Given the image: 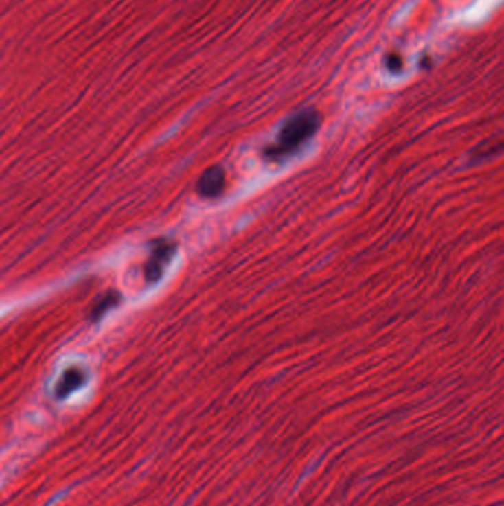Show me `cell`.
I'll return each instance as SVG.
<instances>
[{"mask_svg": "<svg viewBox=\"0 0 504 506\" xmlns=\"http://www.w3.org/2000/svg\"><path fill=\"white\" fill-rule=\"evenodd\" d=\"M120 299H122V296L117 290H110L108 293H105L102 298L98 302H96L95 307L92 308L91 320L98 321L106 311H110L111 308L115 307V305H119Z\"/></svg>", "mask_w": 504, "mask_h": 506, "instance_id": "obj_6", "label": "cell"}, {"mask_svg": "<svg viewBox=\"0 0 504 506\" xmlns=\"http://www.w3.org/2000/svg\"><path fill=\"white\" fill-rule=\"evenodd\" d=\"M84 384V373L83 370L80 369H69L62 375L60 384H58L56 388V395L60 398H64L69 395L70 393H73L74 389H77L79 387H82Z\"/></svg>", "mask_w": 504, "mask_h": 506, "instance_id": "obj_4", "label": "cell"}, {"mask_svg": "<svg viewBox=\"0 0 504 506\" xmlns=\"http://www.w3.org/2000/svg\"><path fill=\"white\" fill-rule=\"evenodd\" d=\"M319 125H321V117L318 111L302 110L296 113L281 128L274 144L265 150V157L278 161L295 154L315 135Z\"/></svg>", "mask_w": 504, "mask_h": 506, "instance_id": "obj_1", "label": "cell"}, {"mask_svg": "<svg viewBox=\"0 0 504 506\" xmlns=\"http://www.w3.org/2000/svg\"><path fill=\"white\" fill-rule=\"evenodd\" d=\"M431 65H432V60L429 58V56H424V58L422 60V67H424V69H429Z\"/></svg>", "mask_w": 504, "mask_h": 506, "instance_id": "obj_8", "label": "cell"}, {"mask_svg": "<svg viewBox=\"0 0 504 506\" xmlns=\"http://www.w3.org/2000/svg\"><path fill=\"white\" fill-rule=\"evenodd\" d=\"M504 151V138L503 139H488L482 142L470 152V160L474 163H481L492 156H497Z\"/></svg>", "mask_w": 504, "mask_h": 506, "instance_id": "obj_5", "label": "cell"}, {"mask_svg": "<svg viewBox=\"0 0 504 506\" xmlns=\"http://www.w3.org/2000/svg\"><path fill=\"white\" fill-rule=\"evenodd\" d=\"M176 243L166 240V238H159V240L152 242L151 255L144 266L145 280L148 283H157L161 279L164 265L169 264L172 256L176 252Z\"/></svg>", "mask_w": 504, "mask_h": 506, "instance_id": "obj_2", "label": "cell"}, {"mask_svg": "<svg viewBox=\"0 0 504 506\" xmlns=\"http://www.w3.org/2000/svg\"><path fill=\"white\" fill-rule=\"evenodd\" d=\"M385 65L386 69L392 73H400L404 67V60L400 54L391 52L385 56Z\"/></svg>", "mask_w": 504, "mask_h": 506, "instance_id": "obj_7", "label": "cell"}, {"mask_svg": "<svg viewBox=\"0 0 504 506\" xmlns=\"http://www.w3.org/2000/svg\"><path fill=\"white\" fill-rule=\"evenodd\" d=\"M225 183H227L225 170L220 166H210L203 172V175L198 178L197 193L206 198L219 197L224 193Z\"/></svg>", "mask_w": 504, "mask_h": 506, "instance_id": "obj_3", "label": "cell"}]
</instances>
